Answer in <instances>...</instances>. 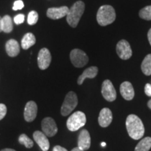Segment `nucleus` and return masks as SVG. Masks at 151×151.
<instances>
[{
    "mask_svg": "<svg viewBox=\"0 0 151 151\" xmlns=\"http://www.w3.org/2000/svg\"><path fill=\"white\" fill-rule=\"evenodd\" d=\"M101 146H106V143L105 142H103V143H101Z\"/></svg>",
    "mask_w": 151,
    "mask_h": 151,
    "instance_id": "obj_36",
    "label": "nucleus"
},
{
    "mask_svg": "<svg viewBox=\"0 0 151 151\" xmlns=\"http://www.w3.org/2000/svg\"><path fill=\"white\" fill-rule=\"evenodd\" d=\"M151 148V137H146L139 141L134 151H149Z\"/></svg>",
    "mask_w": 151,
    "mask_h": 151,
    "instance_id": "obj_21",
    "label": "nucleus"
},
{
    "mask_svg": "<svg viewBox=\"0 0 151 151\" xmlns=\"http://www.w3.org/2000/svg\"><path fill=\"white\" fill-rule=\"evenodd\" d=\"M97 73L98 68L97 67H90L89 68H88V69H86V70L83 72L82 74L78 77L77 83H78V85H82L86 78H95L96 76L97 75Z\"/></svg>",
    "mask_w": 151,
    "mask_h": 151,
    "instance_id": "obj_18",
    "label": "nucleus"
},
{
    "mask_svg": "<svg viewBox=\"0 0 151 151\" xmlns=\"http://www.w3.org/2000/svg\"><path fill=\"white\" fill-rule=\"evenodd\" d=\"M139 17L146 20H151V6L144 7L139 11Z\"/></svg>",
    "mask_w": 151,
    "mask_h": 151,
    "instance_id": "obj_24",
    "label": "nucleus"
},
{
    "mask_svg": "<svg viewBox=\"0 0 151 151\" xmlns=\"http://www.w3.org/2000/svg\"><path fill=\"white\" fill-rule=\"evenodd\" d=\"M36 38L32 33H27L24 35L21 41L22 48L24 50H27L30 47L35 44Z\"/></svg>",
    "mask_w": 151,
    "mask_h": 151,
    "instance_id": "obj_19",
    "label": "nucleus"
},
{
    "mask_svg": "<svg viewBox=\"0 0 151 151\" xmlns=\"http://www.w3.org/2000/svg\"><path fill=\"white\" fill-rule=\"evenodd\" d=\"M1 151H16L14 150V149H11V148H5V149H2Z\"/></svg>",
    "mask_w": 151,
    "mask_h": 151,
    "instance_id": "obj_33",
    "label": "nucleus"
},
{
    "mask_svg": "<svg viewBox=\"0 0 151 151\" xmlns=\"http://www.w3.org/2000/svg\"><path fill=\"white\" fill-rule=\"evenodd\" d=\"M41 128L43 132L46 137H52L58 133V129L57 127L56 122L52 118L47 117L45 118L41 122Z\"/></svg>",
    "mask_w": 151,
    "mask_h": 151,
    "instance_id": "obj_7",
    "label": "nucleus"
},
{
    "mask_svg": "<svg viewBox=\"0 0 151 151\" xmlns=\"http://www.w3.org/2000/svg\"><path fill=\"white\" fill-rule=\"evenodd\" d=\"M13 22L11 16H4L1 19V30L5 33H10L13 30Z\"/></svg>",
    "mask_w": 151,
    "mask_h": 151,
    "instance_id": "obj_20",
    "label": "nucleus"
},
{
    "mask_svg": "<svg viewBox=\"0 0 151 151\" xmlns=\"http://www.w3.org/2000/svg\"><path fill=\"white\" fill-rule=\"evenodd\" d=\"M78 97L74 92H68L61 107V114L63 116L69 115L78 105Z\"/></svg>",
    "mask_w": 151,
    "mask_h": 151,
    "instance_id": "obj_5",
    "label": "nucleus"
},
{
    "mask_svg": "<svg viewBox=\"0 0 151 151\" xmlns=\"http://www.w3.org/2000/svg\"><path fill=\"white\" fill-rule=\"evenodd\" d=\"M14 22L16 24H20L23 23L24 21V14H18L14 17Z\"/></svg>",
    "mask_w": 151,
    "mask_h": 151,
    "instance_id": "obj_27",
    "label": "nucleus"
},
{
    "mask_svg": "<svg viewBox=\"0 0 151 151\" xmlns=\"http://www.w3.org/2000/svg\"><path fill=\"white\" fill-rule=\"evenodd\" d=\"M38 19H39V15H38L37 11H30L27 16V23L29 25H33V24H35L37 23Z\"/></svg>",
    "mask_w": 151,
    "mask_h": 151,
    "instance_id": "obj_25",
    "label": "nucleus"
},
{
    "mask_svg": "<svg viewBox=\"0 0 151 151\" xmlns=\"http://www.w3.org/2000/svg\"><path fill=\"white\" fill-rule=\"evenodd\" d=\"M85 10V4L82 1H78L69 10L67 15V21L72 27H76Z\"/></svg>",
    "mask_w": 151,
    "mask_h": 151,
    "instance_id": "obj_3",
    "label": "nucleus"
},
{
    "mask_svg": "<svg viewBox=\"0 0 151 151\" xmlns=\"http://www.w3.org/2000/svg\"><path fill=\"white\" fill-rule=\"evenodd\" d=\"M148 39L149 41V43H150V46H151V28L149 29L148 32Z\"/></svg>",
    "mask_w": 151,
    "mask_h": 151,
    "instance_id": "obj_31",
    "label": "nucleus"
},
{
    "mask_svg": "<svg viewBox=\"0 0 151 151\" xmlns=\"http://www.w3.org/2000/svg\"><path fill=\"white\" fill-rule=\"evenodd\" d=\"M144 91L147 96H148V97H151V85L150 83H147L146 85V86H145V88H144Z\"/></svg>",
    "mask_w": 151,
    "mask_h": 151,
    "instance_id": "obj_29",
    "label": "nucleus"
},
{
    "mask_svg": "<svg viewBox=\"0 0 151 151\" xmlns=\"http://www.w3.org/2000/svg\"><path fill=\"white\" fill-rule=\"evenodd\" d=\"M69 10V9L65 6L59 7V8L52 7V8L48 9L46 14L49 18L52 19V20H58V19L62 18L65 16H67Z\"/></svg>",
    "mask_w": 151,
    "mask_h": 151,
    "instance_id": "obj_13",
    "label": "nucleus"
},
{
    "mask_svg": "<svg viewBox=\"0 0 151 151\" xmlns=\"http://www.w3.org/2000/svg\"><path fill=\"white\" fill-rule=\"evenodd\" d=\"M141 70L145 75H151V54H148L143 59L141 64Z\"/></svg>",
    "mask_w": 151,
    "mask_h": 151,
    "instance_id": "obj_22",
    "label": "nucleus"
},
{
    "mask_svg": "<svg viewBox=\"0 0 151 151\" xmlns=\"http://www.w3.org/2000/svg\"><path fill=\"white\" fill-rule=\"evenodd\" d=\"M24 7V3L22 0H17L14 4L13 6V10L14 11H18L20 10Z\"/></svg>",
    "mask_w": 151,
    "mask_h": 151,
    "instance_id": "obj_26",
    "label": "nucleus"
},
{
    "mask_svg": "<svg viewBox=\"0 0 151 151\" xmlns=\"http://www.w3.org/2000/svg\"><path fill=\"white\" fill-rule=\"evenodd\" d=\"M116 52L122 60L129 59L132 55V50L128 41L124 39L119 41L116 46Z\"/></svg>",
    "mask_w": 151,
    "mask_h": 151,
    "instance_id": "obj_9",
    "label": "nucleus"
},
{
    "mask_svg": "<svg viewBox=\"0 0 151 151\" xmlns=\"http://www.w3.org/2000/svg\"><path fill=\"white\" fill-rule=\"evenodd\" d=\"M148 108L150 109H151V99H150L148 101Z\"/></svg>",
    "mask_w": 151,
    "mask_h": 151,
    "instance_id": "obj_34",
    "label": "nucleus"
},
{
    "mask_svg": "<svg viewBox=\"0 0 151 151\" xmlns=\"http://www.w3.org/2000/svg\"><path fill=\"white\" fill-rule=\"evenodd\" d=\"M38 66L41 70H45L50 65L51 62V55L48 49L44 48L40 50L38 54Z\"/></svg>",
    "mask_w": 151,
    "mask_h": 151,
    "instance_id": "obj_10",
    "label": "nucleus"
},
{
    "mask_svg": "<svg viewBox=\"0 0 151 151\" xmlns=\"http://www.w3.org/2000/svg\"><path fill=\"white\" fill-rule=\"evenodd\" d=\"M91 145V138L88 130H81L78 138V147L82 150H87Z\"/></svg>",
    "mask_w": 151,
    "mask_h": 151,
    "instance_id": "obj_12",
    "label": "nucleus"
},
{
    "mask_svg": "<svg viewBox=\"0 0 151 151\" xmlns=\"http://www.w3.org/2000/svg\"><path fill=\"white\" fill-rule=\"evenodd\" d=\"M86 114L82 111H76L73 113L68 118L67 121V127L68 129L71 132H75L86 124Z\"/></svg>",
    "mask_w": 151,
    "mask_h": 151,
    "instance_id": "obj_4",
    "label": "nucleus"
},
{
    "mask_svg": "<svg viewBox=\"0 0 151 151\" xmlns=\"http://www.w3.org/2000/svg\"><path fill=\"white\" fill-rule=\"evenodd\" d=\"M52 151H68L67 149L60 146H55L52 149Z\"/></svg>",
    "mask_w": 151,
    "mask_h": 151,
    "instance_id": "obj_30",
    "label": "nucleus"
},
{
    "mask_svg": "<svg viewBox=\"0 0 151 151\" xmlns=\"http://www.w3.org/2000/svg\"><path fill=\"white\" fill-rule=\"evenodd\" d=\"M33 138L43 151H48L50 148V143L48 138L43 132L36 131L33 134Z\"/></svg>",
    "mask_w": 151,
    "mask_h": 151,
    "instance_id": "obj_15",
    "label": "nucleus"
},
{
    "mask_svg": "<svg viewBox=\"0 0 151 151\" xmlns=\"http://www.w3.org/2000/svg\"><path fill=\"white\" fill-rule=\"evenodd\" d=\"M18 141L20 144L24 145L27 148H31L34 146L33 141L31 139H29L27 135L24 134H20V137H19Z\"/></svg>",
    "mask_w": 151,
    "mask_h": 151,
    "instance_id": "obj_23",
    "label": "nucleus"
},
{
    "mask_svg": "<svg viewBox=\"0 0 151 151\" xmlns=\"http://www.w3.org/2000/svg\"><path fill=\"white\" fill-rule=\"evenodd\" d=\"M101 94L108 101H113L116 99V91L110 80H105L101 86Z\"/></svg>",
    "mask_w": 151,
    "mask_h": 151,
    "instance_id": "obj_8",
    "label": "nucleus"
},
{
    "mask_svg": "<svg viewBox=\"0 0 151 151\" xmlns=\"http://www.w3.org/2000/svg\"><path fill=\"white\" fill-rule=\"evenodd\" d=\"M126 128L128 134L134 140H139L144 135V125L141 119L136 115L131 114L127 116L126 120Z\"/></svg>",
    "mask_w": 151,
    "mask_h": 151,
    "instance_id": "obj_1",
    "label": "nucleus"
},
{
    "mask_svg": "<svg viewBox=\"0 0 151 151\" xmlns=\"http://www.w3.org/2000/svg\"><path fill=\"white\" fill-rule=\"evenodd\" d=\"M120 92L122 97L127 101H130L134 97V90L131 83L128 81L123 82L120 85Z\"/></svg>",
    "mask_w": 151,
    "mask_h": 151,
    "instance_id": "obj_16",
    "label": "nucleus"
},
{
    "mask_svg": "<svg viewBox=\"0 0 151 151\" xmlns=\"http://www.w3.org/2000/svg\"><path fill=\"white\" fill-rule=\"evenodd\" d=\"M1 19H2V18L0 16V32H2V30H1Z\"/></svg>",
    "mask_w": 151,
    "mask_h": 151,
    "instance_id": "obj_35",
    "label": "nucleus"
},
{
    "mask_svg": "<svg viewBox=\"0 0 151 151\" xmlns=\"http://www.w3.org/2000/svg\"><path fill=\"white\" fill-rule=\"evenodd\" d=\"M37 105L34 101H29L26 104L24 110V118L27 122H32L37 115Z\"/></svg>",
    "mask_w": 151,
    "mask_h": 151,
    "instance_id": "obj_11",
    "label": "nucleus"
},
{
    "mask_svg": "<svg viewBox=\"0 0 151 151\" xmlns=\"http://www.w3.org/2000/svg\"><path fill=\"white\" fill-rule=\"evenodd\" d=\"M116 11L110 5L101 6L97 11V20L99 25L106 26L116 20Z\"/></svg>",
    "mask_w": 151,
    "mask_h": 151,
    "instance_id": "obj_2",
    "label": "nucleus"
},
{
    "mask_svg": "<svg viewBox=\"0 0 151 151\" xmlns=\"http://www.w3.org/2000/svg\"><path fill=\"white\" fill-rule=\"evenodd\" d=\"M71 151H84V150H81V149L79 148L78 147H76V148H73Z\"/></svg>",
    "mask_w": 151,
    "mask_h": 151,
    "instance_id": "obj_32",
    "label": "nucleus"
},
{
    "mask_svg": "<svg viewBox=\"0 0 151 151\" xmlns=\"http://www.w3.org/2000/svg\"><path fill=\"white\" fill-rule=\"evenodd\" d=\"M113 120V114L110 109L104 108L99 113L98 122L99 125L102 127H107L109 126Z\"/></svg>",
    "mask_w": 151,
    "mask_h": 151,
    "instance_id": "obj_14",
    "label": "nucleus"
},
{
    "mask_svg": "<svg viewBox=\"0 0 151 151\" xmlns=\"http://www.w3.org/2000/svg\"><path fill=\"white\" fill-rule=\"evenodd\" d=\"M6 51L10 57H16L20 52V45L15 39H10L6 43Z\"/></svg>",
    "mask_w": 151,
    "mask_h": 151,
    "instance_id": "obj_17",
    "label": "nucleus"
},
{
    "mask_svg": "<svg viewBox=\"0 0 151 151\" xmlns=\"http://www.w3.org/2000/svg\"><path fill=\"white\" fill-rule=\"evenodd\" d=\"M7 109L5 104H0V120H2L6 115Z\"/></svg>",
    "mask_w": 151,
    "mask_h": 151,
    "instance_id": "obj_28",
    "label": "nucleus"
},
{
    "mask_svg": "<svg viewBox=\"0 0 151 151\" xmlns=\"http://www.w3.org/2000/svg\"><path fill=\"white\" fill-rule=\"evenodd\" d=\"M70 60L73 65L78 68L84 67L89 61V58L86 52L77 48L73 49L71 51Z\"/></svg>",
    "mask_w": 151,
    "mask_h": 151,
    "instance_id": "obj_6",
    "label": "nucleus"
}]
</instances>
